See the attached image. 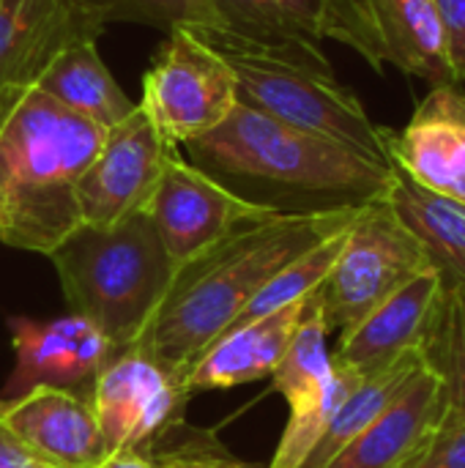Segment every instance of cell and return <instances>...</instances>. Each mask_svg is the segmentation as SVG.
I'll use <instances>...</instances> for the list:
<instances>
[{
	"mask_svg": "<svg viewBox=\"0 0 465 468\" xmlns=\"http://www.w3.org/2000/svg\"><path fill=\"white\" fill-rule=\"evenodd\" d=\"M186 403L184 387L134 348L112 354L90 392L107 452L143 450L164 428L184 420Z\"/></svg>",
	"mask_w": 465,
	"mask_h": 468,
	"instance_id": "7c38bea8",
	"label": "cell"
},
{
	"mask_svg": "<svg viewBox=\"0 0 465 468\" xmlns=\"http://www.w3.org/2000/svg\"><path fill=\"white\" fill-rule=\"evenodd\" d=\"M195 36L230 60L238 104L260 110L301 132L343 143L381 165H392V132L378 126L356 93L334 77L321 44H266L217 30H197Z\"/></svg>",
	"mask_w": 465,
	"mask_h": 468,
	"instance_id": "5b68a950",
	"label": "cell"
},
{
	"mask_svg": "<svg viewBox=\"0 0 465 468\" xmlns=\"http://www.w3.org/2000/svg\"><path fill=\"white\" fill-rule=\"evenodd\" d=\"M104 22H143L170 30H222L214 0H79Z\"/></svg>",
	"mask_w": 465,
	"mask_h": 468,
	"instance_id": "484cf974",
	"label": "cell"
},
{
	"mask_svg": "<svg viewBox=\"0 0 465 468\" xmlns=\"http://www.w3.org/2000/svg\"><path fill=\"white\" fill-rule=\"evenodd\" d=\"M5 324L11 332L14 373L3 400H16L38 387H55L90 403L96 376L112 356L110 340L90 321L69 313L52 321L11 315Z\"/></svg>",
	"mask_w": 465,
	"mask_h": 468,
	"instance_id": "8fae6325",
	"label": "cell"
},
{
	"mask_svg": "<svg viewBox=\"0 0 465 468\" xmlns=\"http://www.w3.org/2000/svg\"><path fill=\"white\" fill-rule=\"evenodd\" d=\"M389 159L430 192L465 206V93L460 82L436 85L411 121L389 134Z\"/></svg>",
	"mask_w": 465,
	"mask_h": 468,
	"instance_id": "4fadbf2b",
	"label": "cell"
},
{
	"mask_svg": "<svg viewBox=\"0 0 465 468\" xmlns=\"http://www.w3.org/2000/svg\"><path fill=\"white\" fill-rule=\"evenodd\" d=\"M447 417L441 387L422 365L395 403L326 468H408Z\"/></svg>",
	"mask_w": 465,
	"mask_h": 468,
	"instance_id": "2e32d148",
	"label": "cell"
},
{
	"mask_svg": "<svg viewBox=\"0 0 465 468\" xmlns=\"http://www.w3.org/2000/svg\"><path fill=\"white\" fill-rule=\"evenodd\" d=\"M145 211L175 266L189 263L203 250L249 222L277 217V211L255 206L225 189L208 173L184 159L178 148L167 154Z\"/></svg>",
	"mask_w": 465,
	"mask_h": 468,
	"instance_id": "ba28073f",
	"label": "cell"
},
{
	"mask_svg": "<svg viewBox=\"0 0 465 468\" xmlns=\"http://www.w3.org/2000/svg\"><path fill=\"white\" fill-rule=\"evenodd\" d=\"M5 406H8V400H3V398H0V417H3V411H5Z\"/></svg>",
	"mask_w": 465,
	"mask_h": 468,
	"instance_id": "1f68e13d",
	"label": "cell"
},
{
	"mask_svg": "<svg viewBox=\"0 0 465 468\" xmlns=\"http://www.w3.org/2000/svg\"><path fill=\"white\" fill-rule=\"evenodd\" d=\"M137 107L170 148L186 145L214 132L238 107L236 71L192 30H170L143 77Z\"/></svg>",
	"mask_w": 465,
	"mask_h": 468,
	"instance_id": "52a82bcc",
	"label": "cell"
},
{
	"mask_svg": "<svg viewBox=\"0 0 465 468\" xmlns=\"http://www.w3.org/2000/svg\"><path fill=\"white\" fill-rule=\"evenodd\" d=\"M441 274L436 269L414 277L359 324L340 332V343L332 354L334 362L370 376L408 351H419L433 313L441 299Z\"/></svg>",
	"mask_w": 465,
	"mask_h": 468,
	"instance_id": "9a60e30c",
	"label": "cell"
},
{
	"mask_svg": "<svg viewBox=\"0 0 465 468\" xmlns=\"http://www.w3.org/2000/svg\"><path fill=\"white\" fill-rule=\"evenodd\" d=\"M107 129L27 90L0 118V241L49 255L79 222L77 184Z\"/></svg>",
	"mask_w": 465,
	"mask_h": 468,
	"instance_id": "3957f363",
	"label": "cell"
},
{
	"mask_svg": "<svg viewBox=\"0 0 465 468\" xmlns=\"http://www.w3.org/2000/svg\"><path fill=\"white\" fill-rule=\"evenodd\" d=\"M386 200L392 203L400 222L417 236L428 252L433 269L447 285L465 288V206L425 189L392 165V178L386 186Z\"/></svg>",
	"mask_w": 465,
	"mask_h": 468,
	"instance_id": "ac0fdd59",
	"label": "cell"
},
{
	"mask_svg": "<svg viewBox=\"0 0 465 468\" xmlns=\"http://www.w3.org/2000/svg\"><path fill=\"white\" fill-rule=\"evenodd\" d=\"M441 25L455 82L465 80V0H430Z\"/></svg>",
	"mask_w": 465,
	"mask_h": 468,
	"instance_id": "f1b7e54d",
	"label": "cell"
},
{
	"mask_svg": "<svg viewBox=\"0 0 465 468\" xmlns=\"http://www.w3.org/2000/svg\"><path fill=\"white\" fill-rule=\"evenodd\" d=\"M326 340H329V329L323 324L321 307L312 293L285 348V356L271 373V389L280 392L288 400V406L315 395L332 378L334 362H332V351Z\"/></svg>",
	"mask_w": 465,
	"mask_h": 468,
	"instance_id": "cb8c5ba5",
	"label": "cell"
},
{
	"mask_svg": "<svg viewBox=\"0 0 465 468\" xmlns=\"http://www.w3.org/2000/svg\"><path fill=\"white\" fill-rule=\"evenodd\" d=\"M0 420L52 468H93L107 455L90 403L69 389H30L8 400Z\"/></svg>",
	"mask_w": 465,
	"mask_h": 468,
	"instance_id": "5bb4252c",
	"label": "cell"
},
{
	"mask_svg": "<svg viewBox=\"0 0 465 468\" xmlns=\"http://www.w3.org/2000/svg\"><path fill=\"white\" fill-rule=\"evenodd\" d=\"M36 88L66 110L99 123L101 129L123 123L137 110V104L107 71L96 41H79L66 47L41 74Z\"/></svg>",
	"mask_w": 465,
	"mask_h": 468,
	"instance_id": "d6986e66",
	"label": "cell"
},
{
	"mask_svg": "<svg viewBox=\"0 0 465 468\" xmlns=\"http://www.w3.org/2000/svg\"><path fill=\"white\" fill-rule=\"evenodd\" d=\"M430 269L433 263L428 252L400 222L386 195L365 203L348 228L329 277L315 291L329 335L351 329L381 302Z\"/></svg>",
	"mask_w": 465,
	"mask_h": 468,
	"instance_id": "8992f818",
	"label": "cell"
},
{
	"mask_svg": "<svg viewBox=\"0 0 465 468\" xmlns=\"http://www.w3.org/2000/svg\"><path fill=\"white\" fill-rule=\"evenodd\" d=\"M222 30L249 41L321 44L332 27V0H214Z\"/></svg>",
	"mask_w": 465,
	"mask_h": 468,
	"instance_id": "44dd1931",
	"label": "cell"
},
{
	"mask_svg": "<svg viewBox=\"0 0 465 468\" xmlns=\"http://www.w3.org/2000/svg\"><path fill=\"white\" fill-rule=\"evenodd\" d=\"M170 151L140 107L107 129L101 151L77 184L79 222L110 228L134 211H145Z\"/></svg>",
	"mask_w": 465,
	"mask_h": 468,
	"instance_id": "30bf717a",
	"label": "cell"
},
{
	"mask_svg": "<svg viewBox=\"0 0 465 468\" xmlns=\"http://www.w3.org/2000/svg\"><path fill=\"white\" fill-rule=\"evenodd\" d=\"M189 162L233 195L277 214L362 206L386 195L392 165L238 104L184 145Z\"/></svg>",
	"mask_w": 465,
	"mask_h": 468,
	"instance_id": "7a4b0ae2",
	"label": "cell"
},
{
	"mask_svg": "<svg viewBox=\"0 0 465 468\" xmlns=\"http://www.w3.org/2000/svg\"><path fill=\"white\" fill-rule=\"evenodd\" d=\"M408 468H465V417H444L428 450Z\"/></svg>",
	"mask_w": 465,
	"mask_h": 468,
	"instance_id": "83f0119b",
	"label": "cell"
},
{
	"mask_svg": "<svg viewBox=\"0 0 465 468\" xmlns=\"http://www.w3.org/2000/svg\"><path fill=\"white\" fill-rule=\"evenodd\" d=\"M365 206V203H362ZM362 206L277 214L249 222L178 266L134 351L184 384L192 365L291 261L351 228Z\"/></svg>",
	"mask_w": 465,
	"mask_h": 468,
	"instance_id": "6da1fadb",
	"label": "cell"
},
{
	"mask_svg": "<svg viewBox=\"0 0 465 468\" xmlns=\"http://www.w3.org/2000/svg\"><path fill=\"white\" fill-rule=\"evenodd\" d=\"M0 468H52L36 452H30L22 439L0 420Z\"/></svg>",
	"mask_w": 465,
	"mask_h": 468,
	"instance_id": "f546056e",
	"label": "cell"
},
{
	"mask_svg": "<svg viewBox=\"0 0 465 468\" xmlns=\"http://www.w3.org/2000/svg\"><path fill=\"white\" fill-rule=\"evenodd\" d=\"M419 354L441 387L447 417H465V288L441 285V299Z\"/></svg>",
	"mask_w": 465,
	"mask_h": 468,
	"instance_id": "7402d4cb",
	"label": "cell"
},
{
	"mask_svg": "<svg viewBox=\"0 0 465 468\" xmlns=\"http://www.w3.org/2000/svg\"><path fill=\"white\" fill-rule=\"evenodd\" d=\"M354 225V222H351ZM345 236H348V228L329 236L326 241H321L318 247H312L310 252L299 255L296 261H291L285 269H280L252 299L249 304L238 313V318L227 326V329H236V326H244L255 318H263L285 304H293V302H301L307 296H312L323 280L329 277L343 244H345ZM225 335V332H222ZM219 335V337H222Z\"/></svg>",
	"mask_w": 465,
	"mask_h": 468,
	"instance_id": "d4e9b609",
	"label": "cell"
},
{
	"mask_svg": "<svg viewBox=\"0 0 465 468\" xmlns=\"http://www.w3.org/2000/svg\"><path fill=\"white\" fill-rule=\"evenodd\" d=\"M419 367H422V354L408 351V354L397 356L395 362H389L386 367L365 376L354 387V392L345 398V403L337 409L323 439L318 441V447L310 452V458L304 461L301 468L329 466L359 433H365L395 403V398L408 387V381L417 376Z\"/></svg>",
	"mask_w": 465,
	"mask_h": 468,
	"instance_id": "ffe728a7",
	"label": "cell"
},
{
	"mask_svg": "<svg viewBox=\"0 0 465 468\" xmlns=\"http://www.w3.org/2000/svg\"><path fill=\"white\" fill-rule=\"evenodd\" d=\"M310 296L293 304H285L263 318H255L244 326L227 329L186 373L184 392L192 398L211 389H233L260 378H271L285 348L304 315Z\"/></svg>",
	"mask_w": 465,
	"mask_h": 468,
	"instance_id": "e0dca14e",
	"label": "cell"
},
{
	"mask_svg": "<svg viewBox=\"0 0 465 468\" xmlns=\"http://www.w3.org/2000/svg\"><path fill=\"white\" fill-rule=\"evenodd\" d=\"M104 27L101 14L79 0H0V118L66 47L96 41Z\"/></svg>",
	"mask_w": 465,
	"mask_h": 468,
	"instance_id": "9c48e42d",
	"label": "cell"
},
{
	"mask_svg": "<svg viewBox=\"0 0 465 468\" xmlns=\"http://www.w3.org/2000/svg\"><path fill=\"white\" fill-rule=\"evenodd\" d=\"M47 258L69 313L90 321L112 354L134 348L178 271L148 211L110 228L77 225Z\"/></svg>",
	"mask_w": 465,
	"mask_h": 468,
	"instance_id": "277c9868",
	"label": "cell"
},
{
	"mask_svg": "<svg viewBox=\"0 0 465 468\" xmlns=\"http://www.w3.org/2000/svg\"><path fill=\"white\" fill-rule=\"evenodd\" d=\"M93 468H156L143 452L137 450H115L107 452Z\"/></svg>",
	"mask_w": 465,
	"mask_h": 468,
	"instance_id": "4dcf8cb0",
	"label": "cell"
},
{
	"mask_svg": "<svg viewBox=\"0 0 465 468\" xmlns=\"http://www.w3.org/2000/svg\"><path fill=\"white\" fill-rule=\"evenodd\" d=\"M334 362V359H332ZM365 376H359L356 370L334 362L332 378L310 398L299 400L291 406V420L282 431V439L274 450V458L266 463V468H301L304 461L310 458V452L318 447V441L323 439L332 417L337 414V409L345 403V398L354 392V387L362 381Z\"/></svg>",
	"mask_w": 465,
	"mask_h": 468,
	"instance_id": "603a6c76",
	"label": "cell"
},
{
	"mask_svg": "<svg viewBox=\"0 0 465 468\" xmlns=\"http://www.w3.org/2000/svg\"><path fill=\"white\" fill-rule=\"evenodd\" d=\"M0 219H3V200H0Z\"/></svg>",
	"mask_w": 465,
	"mask_h": 468,
	"instance_id": "d6a6232c",
	"label": "cell"
},
{
	"mask_svg": "<svg viewBox=\"0 0 465 468\" xmlns=\"http://www.w3.org/2000/svg\"><path fill=\"white\" fill-rule=\"evenodd\" d=\"M137 452L156 468H266V463L238 461L225 450L214 431H197L186 425V417L164 428Z\"/></svg>",
	"mask_w": 465,
	"mask_h": 468,
	"instance_id": "4316f807",
	"label": "cell"
}]
</instances>
